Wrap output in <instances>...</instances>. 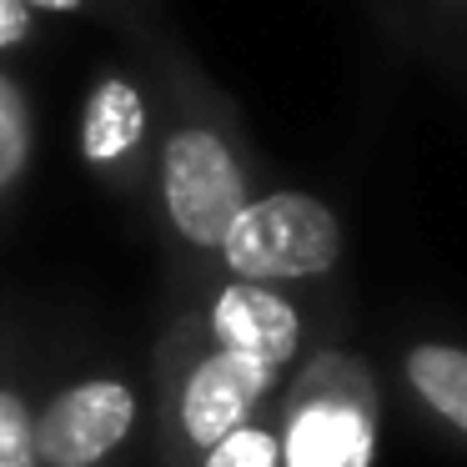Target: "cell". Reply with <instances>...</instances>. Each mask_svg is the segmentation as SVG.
<instances>
[{
	"label": "cell",
	"mask_w": 467,
	"mask_h": 467,
	"mask_svg": "<svg viewBox=\"0 0 467 467\" xmlns=\"http://www.w3.org/2000/svg\"><path fill=\"white\" fill-rule=\"evenodd\" d=\"M276 437L282 467H372L382 447V392L372 367L342 347L306 357Z\"/></svg>",
	"instance_id": "obj_1"
},
{
	"label": "cell",
	"mask_w": 467,
	"mask_h": 467,
	"mask_svg": "<svg viewBox=\"0 0 467 467\" xmlns=\"http://www.w3.org/2000/svg\"><path fill=\"white\" fill-rule=\"evenodd\" d=\"M216 256L232 282L286 292L302 282H327L347 262V232L337 206H327L322 196L266 192L246 202Z\"/></svg>",
	"instance_id": "obj_2"
},
{
	"label": "cell",
	"mask_w": 467,
	"mask_h": 467,
	"mask_svg": "<svg viewBox=\"0 0 467 467\" xmlns=\"http://www.w3.org/2000/svg\"><path fill=\"white\" fill-rule=\"evenodd\" d=\"M161 206L171 232L192 252H222L232 222L252 202V171L232 136L212 121H182L161 146Z\"/></svg>",
	"instance_id": "obj_3"
},
{
	"label": "cell",
	"mask_w": 467,
	"mask_h": 467,
	"mask_svg": "<svg viewBox=\"0 0 467 467\" xmlns=\"http://www.w3.org/2000/svg\"><path fill=\"white\" fill-rule=\"evenodd\" d=\"M276 382H282V372L212 342L206 352L192 357L182 392H176V432H182V442L196 457H206L216 442H226L236 427H246L262 412V402L276 392Z\"/></svg>",
	"instance_id": "obj_4"
},
{
	"label": "cell",
	"mask_w": 467,
	"mask_h": 467,
	"mask_svg": "<svg viewBox=\"0 0 467 467\" xmlns=\"http://www.w3.org/2000/svg\"><path fill=\"white\" fill-rule=\"evenodd\" d=\"M136 392L121 377H86L36 417V452L46 467H96L131 437Z\"/></svg>",
	"instance_id": "obj_5"
},
{
	"label": "cell",
	"mask_w": 467,
	"mask_h": 467,
	"mask_svg": "<svg viewBox=\"0 0 467 467\" xmlns=\"http://www.w3.org/2000/svg\"><path fill=\"white\" fill-rule=\"evenodd\" d=\"M212 342L226 352H242L252 362L272 367V372H292L306 352V312L296 306V296L276 292V286H252V282H226L216 292L212 312Z\"/></svg>",
	"instance_id": "obj_6"
},
{
	"label": "cell",
	"mask_w": 467,
	"mask_h": 467,
	"mask_svg": "<svg viewBox=\"0 0 467 467\" xmlns=\"http://www.w3.org/2000/svg\"><path fill=\"white\" fill-rule=\"evenodd\" d=\"M392 382L402 392L407 412L437 432L447 447L467 452V342L452 337H407L397 347Z\"/></svg>",
	"instance_id": "obj_7"
},
{
	"label": "cell",
	"mask_w": 467,
	"mask_h": 467,
	"mask_svg": "<svg viewBox=\"0 0 467 467\" xmlns=\"http://www.w3.org/2000/svg\"><path fill=\"white\" fill-rule=\"evenodd\" d=\"M141 121H146L141 96H136L126 81H106L101 91H96V101H91V116H86V156H96V161L121 156L126 146H136Z\"/></svg>",
	"instance_id": "obj_8"
},
{
	"label": "cell",
	"mask_w": 467,
	"mask_h": 467,
	"mask_svg": "<svg viewBox=\"0 0 467 467\" xmlns=\"http://www.w3.org/2000/svg\"><path fill=\"white\" fill-rule=\"evenodd\" d=\"M31 106H26V91L0 71V192L16 186L31 166Z\"/></svg>",
	"instance_id": "obj_9"
},
{
	"label": "cell",
	"mask_w": 467,
	"mask_h": 467,
	"mask_svg": "<svg viewBox=\"0 0 467 467\" xmlns=\"http://www.w3.org/2000/svg\"><path fill=\"white\" fill-rule=\"evenodd\" d=\"M407 21L422 26V41H432L442 61H457L467 76V0H412Z\"/></svg>",
	"instance_id": "obj_10"
},
{
	"label": "cell",
	"mask_w": 467,
	"mask_h": 467,
	"mask_svg": "<svg viewBox=\"0 0 467 467\" xmlns=\"http://www.w3.org/2000/svg\"><path fill=\"white\" fill-rule=\"evenodd\" d=\"M202 467H282V437L272 422H246L202 457Z\"/></svg>",
	"instance_id": "obj_11"
},
{
	"label": "cell",
	"mask_w": 467,
	"mask_h": 467,
	"mask_svg": "<svg viewBox=\"0 0 467 467\" xmlns=\"http://www.w3.org/2000/svg\"><path fill=\"white\" fill-rule=\"evenodd\" d=\"M0 467H41V452H36V412L11 387H0Z\"/></svg>",
	"instance_id": "obj_12"
},
{
	"label": "cell",
	"mask_w": 467,
	"mask_h": 467,
	"mask_svg": "<svg viewBox=\"0 0 467 467\" xmlns=\"http://www.w3.org/2000/svg\"><path fill=\"white\" fill-rule=\"evenodd\" d=\"M31 36V11L21 0H0V46H21Z\"/></svg>",
	"instance_id": "obj_13"
},
{
	"label": "cell",
	"mask_w": 467,
	"mask_h": 467,
	"mask_svg": "<svg viewBox=\"0 0 467 467\" xmlns=\"http://www.w3.org/2000/svg\"><path fill=\"white\" fill-rule=\"evenodd\" d=\"M26 11H56V16H71V11H81L86 0H21Z\"/></svg>",
	"instance_id": "obj_14"
}]
</instances>
